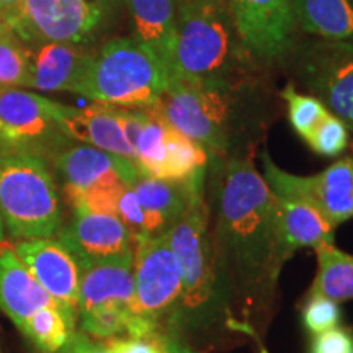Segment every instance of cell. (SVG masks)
Wrapping results in <instances>:
<instances>
[{
	"label": "cell",
	"instance_id": "cell-34",
	"mask_svg": "<svg viewBox=\"0 0 353 353\" xmlns=\"http://www.w3.org/2000/svg\"><path fill=\"white\" fill-rule=\"evenodd\" d=\"M20 2L21 0H0V12L6 13L8 17L17 7L20 6Z\"/></svg>",
	"mask_w": 353,
	"mask_h": 353
},
{
	"label": "cell",
	"instance_id": "cell-14",
	"mask_svg": "<svg viewBox=\"0 0 353 353\" xmlns=\"http://www.w3.org/2000/svg\"><path fill=\"white\" fill-rule=\"evenodd\" d=\"M15 252L61 311L77 324L81 268L57 239L17 241Z\"/></svg>",
	"mask_w": 353,
	"mask_h": 353
},
{
	"label": "cell",
	"instance_id": "cell-19",
	"mask_svg": "<svg viewBox=\"0 0 353 353\" xmlns=\"http://www.w3.org/2000/svg\"><path fill=\"white\" fill-rule=\"evenodd\" d=\"M90 52L65 43H44L32 54L30 88L43 92H72L81 79Z\"/></svg>",
	"mask_w": 353,
	"mask_h": 353
},
{
	"label": "cell",
	"instance_id": "cell-29",
	"mask_svg": "<svg viewBox=\"0 0 353 353\" xmlns=\"http://www.w3.org/2000/svg\"><path fill=\"white\" fill-rule=\"evenodd\" d=\"M341 321V307L322 294L309 293L303 307V324L311 334H321L334 329Z\"/></svg>",
	"mask_w": 353,
	"mask_h": 353
},
{
	"label": "cell",
	"instance_id": "cell-1",
	"mask_svg": "<svg viewBox=\"0 0 353 353\" xmlns=\"http://www.w3.org/2000/svg\"><path fill=\"white\" fill-rule=\"evenodd\" d=\"M218 169L210 239L218 280L237 339L263 352L276 307L278 278L291 259L278 229V200L250 156L214 161Z\"/></svg>",
	"mask_w": 353,
	"mask_h": 353
},
{
	"label": "cell",
	"instance_id": "cell-37",
	"mask_svg": "<svg viewBox=\"0 0 353 353\" xmlns=\"http://www.w3.org/2000/svg\"><path fill=\"white\" fill-rule=\"evenodd\" d=\"M176 2V6H182V3H188V2H192V0H175Z\"/></svg>",
	"mask_w": 353,
	"mask_h": 353
},
{
	"label": "cell",
	"instance_id": "cell-6",
	"mask_svg": "<svg viewBox=\"0 0 353 353\" xmlns=\"http://www.w3.org/2000/svg\"><path fill=\"white\" fill-rule=\"evenodd\" d=\"M154 113L205 148L214 161L236 157L231 82H169Z\"/></svg>",
	"mask_w": 353,
	"mask_h": 353
},
{
	"label": "cell",
	"instance_id": "cell-18",
	"mask_svg": "<svg viewBox=\"0 0 353 353\" xmlns=\"http://www.w3.org/2000/svg\"><path fill=\"white\" fill-rule=\"evenodd\" d=\"M205 176L206 174L190 180H162L139 174L130 188L145 213L159 216L170 226L190 206L206 196Z\"/></svg>",
	"mask_w": 353,
	"mask_h": 353
},
{
	"label": "cell",
	"instance_id": "cell-38",
	"mask_svg": "<svg viewBox=\"0 0 353 353\" xmlns=\"http://www.w3.org/2000/svg\"><path fill=\"white\" fill-rule=\"evenodd\" d=\"M350 2H352V6H353V0H350Z\"/></svg>",
	"mask_w": 353,
	"mask_h": 353
},
{
	"label": "cell",
	"instance_id": "cell-31",
	"mask_svg": "<svg viewBox=\"0 0 353 353\" xmlns=\"http://www.w3.org/2000/svg\"><path fill=\"white\" fill-rule=\"evenodd\" d=\"M353 335L345 329L334 327L316 334L311 343V353H352Z\"/></svg>",
	"mask_w": 353,
	"mask_h": 353
},
{
	"label": "cell",
	"instance_id": "cell-15",
	"mask_svg": "<svg viewBox=\"0 0 353 353\" xmlns=\"http://www.w3.org/2000/svg\"><path fill=\"white\" fill-rule=\"evenodd\" d=\"M52 164L63 180L65 200L101 185L120 182L130 185L141 174L132 161L88 144H65L52 156Z\"/></svg>",
	"mask_w": 353,
	"mask_h": 353
},
{
	"label": "cell",
	"instance_id": "cell-4",
	"mask_svg": "<svg viewBox=\"0 0 353 353\" xmlns=\"http://www.w3.org/2000/svg\"><path fill=\"white\" fill-rule=\"evenodd\" d=\"M241 48L226 0H192L176 6L169 82H229Z\"/></svg>",
	"mask_w": 353,
	"mask_h": 353
},
{
	"label": "cell",
	"instance_id": "cell-12",
	"mask_svg": "<svg viewBox=\"0 0 353 353\" xmlns=\"http://www.w3.org/2000/svg\"><path fill=\"white\" fill-rule=\"evenodd\" d=\"M241 50L259 63L283 59L294 48L291 0H226Z\"/></svg>",
	"mask_w": 353,
	"mask_h": 353
},
{
	"label": "cell",
	"instance_id": "cell-25",
	"mask_svg": "<svg viewBox=\"0 0 353 353\" xmlns=\"http://www.w3.org/2000/svg\"><path fill=\"white\" fill-rule=\"evenodd\" d=\"M210 154L200 144L169 126L164 180H190L205 175Z\"/></svg>",
	"mask_w": 353,
	"mask_h": 353
},
{
	"label": "cell",
	"instance_id": "cell-9",
	"mask_svg": "<svg viewBox=\"0 0 353 353\" xmlns=\"http://www.w3.org/2000/svg\"><path fill=\"white\" fill-rule=\"evenodd\" d=\"M64 105L20 88H0V148L43 157L68 144L59 125Z\"/></svg>",
	"mask_w": 353,
	"mask_h": 353
},
{
	"label": "cell",
	"instance_id": "cell-23",
	"mask_svg": "<svg viewBox=\"0 0 353 353\" xmlns=\"http://www.w3.org/2000/svg\"><path fill=\"white\" fill-rule=\"evenodd\" d=\"M316 255L319 270L309 293L322 294L335 303L353 299V255L341 252L334 244L316 247Z\"/></svg>",
	"mask_w": 353,
	"mask_h": 353
},
{
	"label": "cell",
	"instance_id": "cell-39",
	"mask_svg": "<svg viewBox=\"0 0 353 353\" xmlns=\"http://www.w3.org/2000/svg\"><path fill=\"white\" fill-rule=\"evenodd\" d=\"M352 353H353V352H352Z\"/></svg>",
	"mask_w": 353,
	"mask_h": 353
},
{
	"label": "cell",
	"instance_id": "cell-22",
	"mask_svg": "<svg viewBox=\"0 0 353 353\" xmlns=\"http://www.w3.org/2000/svg\"><path fill=\"white\" fill-rule=\"evenodd\" d=\"M296 26L324 41H353L350 0H291Z\"/></svg>",
	"mask_w": 353,
	"mask_h": 353
},
{
	"label": "cell",
	"instance_id": "cell-3",
	"mask_svg": "<svg viewBox=\"0 0 353 353\" xmlns=\"http://www.w3.org/2000/svg\"><path fill=\"white\" fill-rule=\"evenodd\" d=\"M167 87L161 61L136 38H118L88 56L74 94L110 107L151 110Z\"/></svg>",
	"mask_w": 353,
	"mask_h": 353
},
{
	"label": "cell",
	"instance_id": "cell-27",
	"mask_svg": "<svg viewBox=\"0 0 353 353\" xmlns=\"http://www.w3.org/2000/svg\"><path fill=\"white\" fill-rule=\"evenodd\" d=\"M286 110H288V120L294 132L306 141L316 126L329 114V110L319 99L312 95L299 94L293 85H286L281 92Z\"/></svg>",
	"mask_w": 353,
	"mask_h": 353
},
{
	"label": "cell",
	"instance_id": "cell-24",
	"mask_svg": "<svg viewBox=\"0 0 353 353\" xmlns=\"http://www.w3.org/2000/svg\"><path fill=\"white\" fill-rule=\"evenodd\" d=\"M43 353H57L76 332V322H72L61 311L57 304L39 309L30 316L19 327Z\"/></svg>",
	"mask_w": 353,
	"mask_h": 353
},
{
	"label": "cell",
	"instance_id": "cell-36",
	"mask_svg": "<svg viewBox=\"0 0 353 353\" xmlns=\"http://www.w3.org/2000/svg\"><path fill=\"white\" fill-rule=\"evenodd\" d=\"M2 241H6V226H3L2 214H0V242Z\"/></svg>",
	"mask_w": 353,
	"mask_h": 353
},
{
	"label": "cell",
	"instance_id": "cell-8",
	"mask_svg": "<svg viewBox=\"0 0 353 353\" xmlns=\"http://www.w3.org/2000/svg\"><path fill=\"white\" fill-rule=\"evenodd\" d=\"M110 12L112 0H21L8 21L23 44L82 46L103 28Z\"/></svg>",
	"mask_w": 353,
	"mask_h": 353
},
{
	"label": "cell",
	"instance_id": "cell-11",
	"mask_svg": "<svg viewBox=\"0 0 353 353\" xmlns=\"http://www.w3.org/2000/svg\"><path fill=\"white\" fill-rule=\"evenodd\" d=\"M298 77L309 94L353 134V41L309 43L299 51Z\"/></svg>",
	"mask_w": 353,
	"mask_h": 353
},
{
	"label": "cell",
	"instance_id": "cell-30",
	"mask_svg": "<svg viewBox=\"0 0 353 353\" xmlns=\"http://www.w3.org/2000/svg\"><path fill=\"white\" fill-rule=\"evenodd\" d=\"M117 216L123 221V224L128 228L132 237L149 234L148 213L143 210V206H141L138 198H136L134 192L130 188V185L125 188L120 200H118Z\"/></svg>",
	"mask_w": 353,
	"mask_h": 353
},
{
	"label": "cell",
	"instance_id": "cell-32",
	"mask_svg": "<svg viewBox=\"0 0 353 353\" xmlns=\"http://www.w3.org/2000/svg\"><path fill=\"white\" fill-rule=\"evenodd\" d=\"M103 342L110 353H165L157 342L149 341V339L113 337Z\"/></svg>",
	"mask_w": 353,
	"mask_h": 353
},
{
	"label": "cell",
	"instance_id": "cell-5",
	"mask_svg": "<svg viewBox=\"0 0 353 353\" xmlns=\"http://www.w3.org/2000/svg\"><path fill=\"white\" fill-rule=\"evenodd\" d=\"M0 214L12 239H52L59 234L63 208L43 157L0 148Z\"/></svg>",
	"mask_w": 353,
	"mask_h": 353
},
{
	"label": "cell",
	"instance_id": "cell-20",
	"mask_svg": "<svg viewBox=\"0 0 353 353\" xmlns=\"http://www.w3.org/2000/svg\"><path fill=\"white\" fill-rule=\"evenodd\" d=\"M134 23L136 39L161 61L169 76L175 44V0H126Z\"/></svg>",
	"mask_w": 353,
	"mask_h": 353
},
{
	"label": "cell",
	"instance_id": "cell-28",
	"mask_svg": "<svg viewBox=\"0 0 353 353\" xmlns=\"http://www.w3.org/2000/svg\"><path fill=\"white\" fill-rule=\"evenodd\" d=\"M309 148L322 157H337L343 154L350 143V131L341 118L329 112L311 136L306 139Z\"/></svg>",
	"mask_w": 353,
	"mask_h": 353
},
{
	"label": "cell",
	"instance_id": "cell-16",
	"mask_svg": "<svg viewBox=\"0 0 353 353\" xmlns=\"http://www.w3.org/2000/svg\"><path fill=\"white\" fill-rule=\"evenodd\" d=\"M59 125L69 139L94 145L117 157L136 164V152L126 138L123 126V108L94 103L85 108L65 107Z\"/></svg>",
	"mask_w": 353,
	"mask_h": 353
},
{
	"label": "cell",
	"instance_id": "cell-33",
	"mask_svg": "<svg viewBox=\"0 0 353 353\" xmlns=\"http://www.w3.org/2000/svg\"><path fill=\"white\" fill-rule=\"evenodd\" d=\"M57 353H110L105 342H97L83 332H74Z\"/></svg>",
	"mask_w": 353,
	"mask_h": 353
},
{
	"label": "cell",
	"instance_id": "cell-21",
	"mask_svg": "<svg viewBox=\"0 0 353 353\" xmlns=\"http://www.w3.org/2000/svg\"><path fill=\"white\" fill-rule=\"evenodd\" d=\"M276 196V195H275ZM278 229L281 241L293 255L303 247L334 244V226L309 203L276 196Z\"/></svg>",
	"mask_w": 353,
	"mask_h": 353
},
{
	"label": "cell",
	"instance_id": "cell-7",
	"mask_svg": "<svg viewBox=\"0 0 353 353\" xmlns=\"http://www.w3.org/2000/svg\"><path fill=\"white\" fill-rule=\"evenodd\" d=\"M132 259L81 268L79 319L82 332L95 341L126 337L132 322Z\"/></svg>",
	"mask_w": 353,
	"mask_h": 353
},
{
	"label": "cell",
	"instance_id": "cell-13",
	"mask_svg": "<svg viewBox=\"0 0 353 353\" xmlns=\"http://www.w3.org/2000/svg\"><path fill=\"white\" fill-rule=\"evenodd\" d=\"M57 241L77 260L79 268L94 263L132 259L134 237L117 214L72 208V218L63 226Z\"/></svg>",
	"mask_w": 353,
	"mask_h": 353
},
{
	"label": "cell",
	"instance_id": "cell-35",
	"mask_svg": "<svg viewBox=\"0 0 353 353\" xmlns=\"http://www.w3.org/2000/svg\"><path fill=\"white\" fill-rule=\"evenodd\" d=\"M10 32H12V26H10V21H8V17L6 13L0 12V37H3V34Z\"/></svg>",
	"mask_w": 353,
	"mask_h": 353
},
{
	"label": "cell",
	"instance_id": "cell-2",
	"mask_svg": "<svg viewBox=\"0 0 353 353\" xmlns=\"http://www.w3.org/2000/svg\"><path fill=\"white\" fill-rule=\"evenodd\" d=\"M132 322L126 337L149 339L165 353H176L182 272L165 232L134 237L132 249Z\"/></svg>",
	"mask_w": 353,
	"mask_h": 353
},
{
	"label": "cell",
	"instance_id": "cell-17",
	"mask_svg": "<svg viewBox=\"0 0 353 353\" xmlns=\"http://www.w3.org/2000/svg\"><path fill=\"white\" fill-rule=\"evenodd\" d=\"M56 304L15 252L12 241L0 242V311L17 327L38 312Z\"/></svg>",
	"mask_w": 353,
	"mask_h": 353
},
{
	"label": "cell",
	"instance_id": "cell-10",
	"mask_svg": "<svg viewBox=\"0 0 353 353\" xmlns=\"http://www.w3.org/2000/svg\"><path fill=\"white\" fill-rule=\"evenodd\" d=\"M268 187L276 196L293 198L319 211L332 226L353 218V157H343L317 175H293L275 165L270 154H262Z\"/></svg>",
	"mask_w": 353,
	"mask_h": 353
},
{
	"label": "cell",
	"instance_id": "cell-26",
	"mask_svg": "<svg viewBox=\"0 0 353 353\" xmlns=\"http://www.w3.org/2000/svg\"><path fill=\"white\" fill-rule=\"evenodd\" d=\"M32 52L10 32L0 37V88L30 87Z\"/></svg>",
	"mask_w": 353,
	"mask_h": 353
}]
</instances>
